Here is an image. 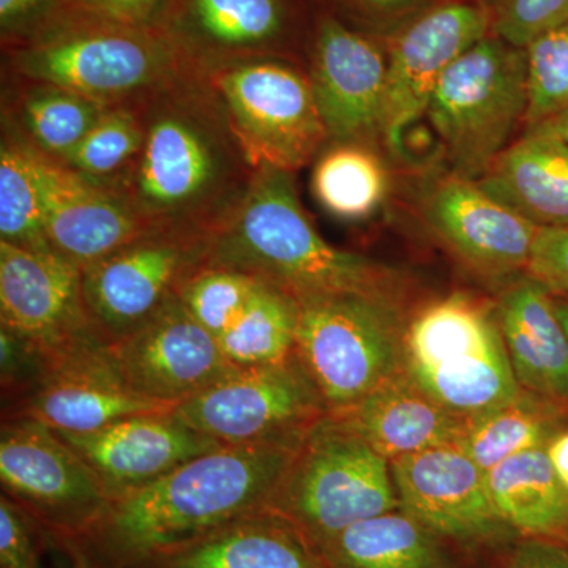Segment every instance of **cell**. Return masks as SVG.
<instances>
[{
	"instance_id": "obj_1",
	"label": "cell",
	"mask_w": 568,
	"mask_h": 568,
	"mask_svg": "<svg viewBox=\"0 0 568 568\" xmlns=\"http://www.w3.org/2000/svg\"><path fill=\"white\" fill-rule=\"evenodd\" d=\"M133 104L144 142L108 189L152 230L211 234L234 211L256 170L219 97L194 69Z\"/></svg>"
},
{
	"instance_id": "obj_2",
	"label": "cell",
	"mask_w": 568,
	"mask_h": 568,
	"mask_svg": "<svg viewBox=\"0 0 568 568\" xmlns=\"http://www.w3.org/2000/svg\"><path fill=\"white\" fill-rule=\"evenodd\" d=\"M301 444L207 452L149 487L111 500L71 544L93 568L144 567L267 508Z\"/></svg>"
},
{
	"instance_id": "obj_3",
	"label": "cell",
	"mask_w": 568,
	"mask_h": 568,
	"mask_svg": "<svg viewBox=\"0 0 568 568\" xmlns=\"http://www.w3.org/2000/svg\"><path fill=\"white\" fill-rule=\"evenodd\" d=\"M294 173L257 166L234 211L209 234L204 265H220L304 301L361 294L403 305L405 278L387 264L328 244L298 197Z\"/></svg>"
},
{
	"instance_id": "obj_4",
	"label": "cell",
	"mask_w": 568,
	"mask_h": 568,
	"mask_svg": "<svg viewBox=\"0 0 568 568\" xmlns=\"http://www.w3.org/2000/svg\"><path fill=\"white\" fill-rule=\"evenodd\" d=\"M3 51L18 81L59 85L106 106L138 103L194 70L162 29L111 22L43 21L3 41Z\"/></svg>"
},
{
	"instance_id": "obj_5",
	"label": "cell",
	"mask_w": 568,
	"mask_h": 568,
	"mask_svg": "<svg viewBox=\"0 0 568 568\" xmlns=\"http://www.w3.org/2000/svg\"><path fill=\"white\" fill-rule=\"evenodd\" d=\"M405 369L439 405L467 420L523 390L496 305L467 293L436 298L407 320Z\"/></svg>"
},
{
	"instance_id": "obj_6",
	"label": "cell",
	"mask_w": 568,
	"mask_h": 568,
	"mask_svg": "<svg viewBox=\"0 0 568 568\" xmlns=\"http://www.w3.org/2000/svg\"><path fill=\"white\" fill-rule=\"evenodd\" d=\"M267 508L320 551L355 523L396 510L399 499L390 462L327 414L306 433Z\"/></svg>"
},
{
	"instance_id": "obj_7",
	"label": "cell",
	"mask_w": 568,
	"mask_h": 568,
	"mask_svg": "<svg viewBox=\"0 0 568 568\" xmlns=\"http://www.w3.org/2000/svg\"><path fill=\"white\" fill-rule=\"evenodd\" d=\"M528 112L525 48L487 36L444 74L426 108L450 173L480 181Z\"/></svg>"
},
{
	"instance_id": "obj_8",
	"label": "cell",
	"mask_w": 568,
	"mask_h": 568,
	"mask_svg": "<svg viewBox=\"0 0 568 568\" xmlns=\"http://www.w3.org/2000/svg\"><path fill=\"white\" fill-rule=\"evenodd\" d=\"M295 353L328 413L345 409L405 369L403 305L361 294L298 301Z\"/></svg>"
},
{
	"instance_id": "obj_9",
	"label": "cell",
	"mask_w": 568,
	"mask_h": 568,
	"mask_svg": "<svg viewBox=\"0 0 568 568\" xmlns=\"http://www.w3.org/2000/svg\"><path fill=\"white\" fill-rule=\"evenodd\" d=\"M197 71L219 97L254 168L295 174L327 144L308 74L286 59H245Z\"/></svg>"
},
{
	"instance_id": "obj_10",
	"label": "cell",
	"mask_w": 568,
	"mask_h": 568,
	"mask_svg": "<svg viewBox=\"0 0 568 568\" xmlns=\"http://www.w3.org/2000/svg\"><path fill=\"white\" fill-rule=\"evenodd\" d=\"M174 413L220 446L248 447L301 444L328 410L294 353L276 364L235 369Z\"/></svg>"
},
{
	"instance_id": "obj_11",
	"label": "cell",
	"mask_w": 568,
	"mask_h": 568,
	"mask_svg": "<svg viewBox=\"0 0 568 568\" xmlns=\"http://www.w3.org/2000/svg\"><path fill=\"white\" fill-rule=\"evenodd\" d=\"M0 485L50 545L84 536L110 504L91 467L58 432L26 416L3 417Z\"/></svg>"
},
{
	"instance_id": "obj_12",
	"label": "cell",
	"mask_w": 568,
	"mask_h": 568,
	"mask_svg": "<svg viewBox=\"0 0 568 568\" xmlns=\"http://www.w3.org/2000/svg\"><path fill=\"white\" fill-rule=\"evenodd\" d=\"M209 235L151 230L82 271L89 316L108 343L151 320L205 264Z\"/></svg>"
},
{
	"instance_id": "obj_13",
	"label": "cell",
	"mask_w": 568,
	"mask_h": 568,
	"mask_svg": "<svg viewBox=\"0 0 568 568\" xmlns=\"http://www.w3.org/2000/svg\"><path fill=\"white\" fill-rule=\"evenodd\" d=\"M399 508L450 547L484 551L517 538L497 514L487 473L457 444L392 459Z\"/></svg>"
},
{
	"instance_id": "obj_14",
	"label": "cell",
	"mask_w": 568,
	"mask_h": 568,
	"mask_svg": "<svg viewBox=\"0 0 568 568\" xmlns=\"http://www.w3.org/2000/svg\"><path fill=\"white\" fill-rule=\"evenodd\" d=\"M0 325L31 343L48 364L108 343L89 316L80 265L6 242H0Z\"/></svg>"
},
{
	"instance_id": "obj_15",
	"label": "cell",
	"mask_w": 568,
	"mask_h": 568,
	"mask_svg": "<svg viewBox=\"0 0 568 568\" xmlns=\"http://www.w3.org/2000/svg\"><path fill=\"white\" fill-rule=\"evenodd\" d=\"M123 383L134 394L179 406L234 373L215 336L197 323L179 295L129 335L110 343Z\"/></svg>"
},
{
	"instance_id": "obj_16",
	"label": "cell",
	"mask_w": 568,
	"mask_h": 568,
	"mask_svg": "<svg viewBox=\"0 0 568 568\" xmlns=\"http://www.w3.org/2000/svg\"><path fill=\"white\" fill-rule=\"evenodd\" d=\"M493 20L477 2H450L426 11L394 41L387 58L383 140L395 152H402L407 126L426 114L446 71L488 36Z\"/></svg>"
},
{
	"instance_id": "obj_17",
	"label": "cell",
	"mask_w": 568,
	"mask_h": 568,
	"mask_svg": "<svg viewBox=\"0 0 568 568\" xmlns=\"http://www.w3.org/2000/svg\"><path fill=\"white\" fill-rule=\"evenodd\" d=\"M420 207L433 234L476 274L504 278L528 268L540 227L477 181L437 178L426 185Z\"/></svg>"
},
{
	"instance_id": "obj_18",
	"label": "cell",
	"mask_w": 568,
	"mask_h": 568,
	"mask_svg": "<svg viewBox=\"0 0 568 568\" xmlns=\"http://www.w3.org/2000/svg\"><path fill=\"white\" fill-rule=\"evenodd\" d=\"M308 78L328 141L375 145L383 138L387 58L375 41L324 14Z\"/></svg>"
},
{
	"instance_id": "obj_19",
	"label": "cell",
	"mask_w": 568,
	"mask_h": 568,
	"mask_svg": "<svg viewBox=\"0 0 568 568\" xmlns=\"http://www.w3.org/2000/svg\"><path fill=\"white\" fill-rule=\"evenodd\" d=\"M58 435L91 467L110 503L224 447L186 425L174 409L123 418L85 435Z\"/></svg>"
},
{
	"instance_id": "obj_20",
	"label": "cell",
	"mask_w": 568,
	"mask_h": 568,
	"mask_svg": "<svg viewBox=\"0 0 568 568\" xmlns=\"http://www.w3.org/2000/svg\"><path fill=\"white\" fill-rule=\"evenodd\" d=\"M287 0H166L159 28L194 69L283 58L293 31Z\"/></svg>"
},
{
	"instance_id": "obj_21",
	"label": "cell",
	"mask_w": 568,
	"mask_h": 568,
	"mask_svg": "<svg viewBox=\"0 0 568 568\" xmlns=\"http://www.w3.org/2000/svg\"><path fill=\"white\" fill-rule=\"evenodd\" d=\"M174 407L130 390L112 362L110 343H100L50 362L36 390L3 417H31L55 432L85 435Z\"/></svg>"
},
{
	"instance_id": "obj_22",
	"label": "cell",
	"mask_w": 568,
	"mask_h": 568,
	"mask_svg": "<svg viewBox=\"0 0 568 568\" xmlns=\"http://www.w3.org/2000/svg\"><path fill=\"white\" fill-rule=\"evenodd\" d=\"M36 159L52 252L84 268L152 230L108 186L37 151Z\"/></svg>"
},
{
	"instance_id": "obj_23",
	"label": "cell",
	"mask_w": 568,
	"mask_h": 568,
	"mask_svg": "<svg viewBox=\"0 0 568 568\" xmlns=\"http://www.w3.org/2000/svg\"><path fill=\"white\" fill-rule=\"evenodd\" d=\"M388 462L458 444L467 418L439 405L406 369L345 409L328 413Z\"/></svg>"
},
{
	"instance_id": "obj_24",
	"label": "cell",
	"mask_w": 568,
	"mask_h": 568,
	"mask_svg": "<svg viewBox=\"0 0 568 568\" xmlns=\"http://www.w3.org/2000/svg\"><path fill=\"white\" fill-rule=\"evenodd\" d=\"M495 305L519 386L568 413V336L556 315L555 295L526 275L508 284Z\"/></svg>"
},
{
	"instance_id": "obj_25",
	"label": "cell",
	"mask_w": 568,
	"mask_h": 568,
	"mask_svg": "<svg viewBox=\"0 0 568 568\" xmlns=\"http://www.w3.org/2000/svg\"><path fill=\"white\" fill-rule=\"evenodd\" d=\"M141 568H327L293 523L264 508Z\"/></svg>"
},
{
	"instance_id": "obj_26",
	"label": "cell",
	"mask_w": 568,
	"mask_h": 568,
	"mask_svg": "<svg viewBox=\"0 0 568 568\" xmlns=\"http://www.w3.org/2000/svg\"><path fill=\"white\" fill-rule=\"evenodd\" d=\"M538 227L568 224V144L545 136L523 134L511 142L477 181Z\"/></svg>"
},
{
	"instance_id": "obj_27",
	"label": "cell",
	"mask_w": 568,
	"mask_h": 568,
	"mask_svg": "<svg viewBox=\"0 0 568 568\" xmlns=\"http://www.w3.org/2000/svg\"><path fill=\"white\" fill-rule=\"evenodd\" d=\"M499 517L519 538L568 545V489L549 462L547 447L521 452L487 473Z\"/></svg>"
},
{
	"instance_id": "obj_28",
	"label": "cell",
	"mask_w": 568,
	"mask_h": 568,
	"mask_svg": "<svg viewBox=\"0 0 568 568\" xmlns=\"http://www.w3.org/2000/svg\"><path fill=\"white\" fill-rule=\"evenodd\" d=\"M454 549L396 508L355 523L320 552L327 568H463Z\"/></svg>"
},
{
	"instance_id": "obj_29",
	"label": "cell",
	"mask_w": 568,
	"mask_h": 568,
	"mask_svg": "<svg viewBox=\"0 0 568 568\" xmlns=\"http://www.w3.org/2000/svg\"><path fill=\"white\" fill-rule=\"evenodd\" d=\"M312 190L325 212L342 222L372 219L390 192V174L375 145L332 142L316 156Z\"/></svg>"
},
{
	"instance_id": "obj_30",
	"label": "cell",
	"mask_w": 568,
	"mask_h": 568,
	"mask_svg": "<svg viewBox=\"0 0 568 568\" xmlns=\"http://www.w3.org/2000/svg\"><path fill=\"white\" fill-rule=\"evenodd\" d=\"M567 417L564 407L523 388L506 405L469 418L457 446L488 473L521 452L547 447Z\"/></svg>"
},
{
	"instance_id": "obj_31",
	"label": "cell",
	"mask_w": 568,
	"mask_h": 568,
	"mask_svg": "<svg viewBox=\"0 0 568 568\" xmlns=\"http://www.w3.org/2000/svg\"><path fill=\"white\" fill-rule=\"evenodd\" d=\"M20 82L18 126L37 152L55 162L69 156L110 108L59 85Z\"/></svg>"
},
{
	"instance_id": "obj_32",
	"label": "cell",
	"mask_w": 568,
	"mask_h": 568,
	"mask_svg": "<svg viewBox=\"0 0 568 568\" xmlns=\"http://www.w3.org/2000/svg\"><path fill=\"white\" fill-rule=\"evenodd\" d=\"M298 313L294 295L260 280L244 313L219 345L235 368L282 362L295 353Z\"/></svg>"
},
{
	"instance_id": "obj_33",
	"label": "cell",
	"mask_w": 568,
	"mask_h": 568,
	"mask_svg": "<svg viewBox=\"0 0 568 568\" xmlns=\"http://www.w3.org/2000/svg\"><path fill=\"white\" fill-rule=\"evenodd\" d=\"M0 242L52 252L44 233L36 151L24 138L3 136L0 149Z\"/></svg>"
},
{
	"instance_id": "obj_34",
	"label": "cell",
	"mask_w": 568,
	"mask_h": 568,
	"mask_svg": "<svg viewBox=\"0 0 568 568\" xmlns=\"http://www.w3.org/2000/svg\"><path fill=\"white\" fill-rule=\"evenodd\" d=\"M144 142V125L136 104H115L62 160L63 166L89 181L110 185L133 163Z\"/></svg>"
},
{
	"instance_id": "obj_35",
	"label": "cell",
	"mask_w": 568,
	"mask_h": 568,
	"mask_svg": "<svg viewBox=\"0 0 568 568\" xmlns=\"http://www.w3.org/2000/svg\"><path fill=\"white\" fill-rule=\"evenodd\" d=\"M260 278L220 265H203L179 290L186 312L216 342L244 313Z\"/></svg>"
},
{
	"instance_id": "obj_36",
	"label": "cell",
	"mask_w": 568,
	"mask_h": 568,
	"mask_svg": "<svg viewBox=\"0 0 568 568\" xmlns=\"http://www.w3.org/2000/svg\"><path fill=\"white\" fill-rule=\"evenodd\" d=\"M528 63V129L568 110V22L530 41Z\"/></svg>"
},
{
	"instance_id": "obj_37",
	"label": "cell",
	"mask_w": 568,
	"mask_h": 568,
	"mask_svg": "<svg viewBox=\"0 0 568 568\" xmlns=\"http://www.w3.org/2000/svg\"><path fill=\"white\" fill-rule=\"evenodd\" d=\"M568 22V0H503L493 33L517 48Z\"/></svg>"
},
{
	"instance_id": "obj_38",
	"label": "cell",
	"mask_w": 568,
	"mask_h": 568,
	"mask_svg": "<svg viewBox=\"0 0 568 568\" xmlns=\"http://www.w3.org/2000/svg\"><path fill=\"white\" fill-rule=\"evenodd\" d=\"M47 368V357L39 349L0 325V383L7 413L36 390Z\"/></svg>"
},
{
	"instance_id": "obj_39",
	"label": "cell",
	"mask_w": 568,
	"mask_h": 568,
	"mask_svg": "<svg viewBox=\"0 0 568 568\" xmlns=\"http://www.w3.org/2000/svg\"><path fill=\"white\" fill-rule=\"evenodd\" d=\"M164 6L166 0H55L43 21L81 20L159 28Z\"/></svg>"
},
{
	"instance_id": "obj_40",
	"label": "cell",
	"mask_w": 568,
	"mask_h": 568,
	"mask_svg": "<svg viewBox=\"0 0 568 568\" xmlns=\"http://www.w3.org/2000/svg\"><path fill=\"white\" fill-rule=\"evenodd\" d=\"M47 547V532L0 495V568H44L41 555Z\"/></svg>"
},
{
	"instance_id": "obj_41",
	"label": "cell",
	"mask_w": 568,
	"mask_h": 568,
	"mask_svg": "<svg viewBox=\"0 0 568 568\" xmlns=\"http://www.w3.org/2000/svg\"><path fill=\"white\" fill-rule=\"evenodd\" d=\"M526 275L552 295L568 298V224L540 227Z\"/></svg>"
},
{
	"instance_id": "obj_42",
	"label": "cell",
	"mask_w": 568,
	"mask_h": 568,
	"mask_svg": "<svg viewBox=\"0 0 568 568\" xmlns=\"http://www.w3.org/2000/svg\"><path fill=\"white\" fill-rule=\"evenodd\" d=\"M497 568H568V545L517 538Z\"/></svg>"
},
{
	"instance_id": "obj_43",
	"label": "cell",
	"mask_w": 568,
	"mask_h": 568,
	"mask_svg": "<svg viewBox=\"0 0 568 568\" xmlns=\"http://www.w3.org/2000/svg\"><path fill=\"white\" fill-rule=\"evenodd\" d=\"M55 0H0L2 40L20 39L48 17Z\"/></svg>"
},
{
	"instance_id": "obj_44",
	"label": "cell",
	"mask_w": 568,
	"mask_h": 568,
	"mask_svg": "<svg viewBox=\"0 0 568 568\" xmlns=\"http://www.w3.org/2000/svg\"><path fill=\"white\" fill-rule=\"evenodd\" d=\"M547 454L560 481L568 489V429H562L549 440Z\"/></svg>"
},
{
	"instance_id": "obj_45",
	"label": "cell",
	"mask_w": 568,
	"mask_h": 568,
	"mask_svg": "<svg viewBox=\"0 0 568 568\" xmlns=\"http://www.w3.org/2000/svg\"><path fill=\"white\" fill-rule=\"evenodd\" d=\"M525 133L545 134V136L556 138V140L568 144V110L560 112L555 118L548 119L540 125L526 129Z\"/></svg>"
},
{
	"instance_id": "obj_46",
	"label": "cell",
	"mask_w": 568,
	"mask_h": 568,
	"mask_svg": "<svg viewBox=\"0 0 568 568\" xmlns=\"http://www.w3.org/2000/svg\"><path fill=\"white\" fill-rule=\"evenodd\" d=\"M51 547L62 552L63 559H65V568H93L84 552L71 541H59V544H52Z\"/></svg>"
},
{
	"instance_id": "obj_47",
	"label": "cell",
	"mask_w": 568,
	"mask_h": 568,
	"mask_svg": "<svg viewBox=\"0 0 568 568\" xmlns=\"http://www.w3.org/2000/svg\"><path fill=\"white\" fill-rule=\"evenodd\" d=\"M351 2L357 3V6L364 7V9L386 13V11L413 9L420 0H351Z\"/></svg>"
},
{
	"instance_id": "obj_48",
	"label": "cell",
	"mask_w": 568,
	"mask_h": 568,
	"mask_svg": "<svg viewBox=\"0 0 568 568\" xmlns=\"http://www.w3.org/2000/svg\"><path fill=\"white\" fill-rule=\"evenodd\" d=\"M555 310L558 315L560 323H562L564 331L568 336V298L567 297H555Z\"/></svg>"
},
{
	"instance_id": "obj_49",
	"label": "cell",
	"mask_w": 568,
	"mask_h": 568,
	"mask_svg": "<svg viewBox=\"0 0 568 568\" xmlns=\"http://www.w3.org/2000/svg\"><path fill=\"white\" fill-rule=\"evenodd\" d=\"M488 2H489V0H477L478 6H481V7H487Z\"/></svg>"
}]
</instances>
